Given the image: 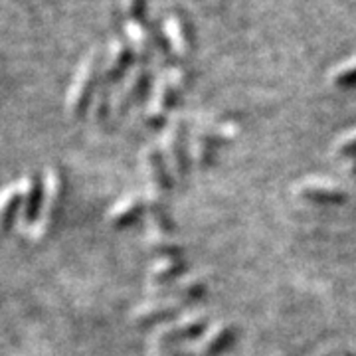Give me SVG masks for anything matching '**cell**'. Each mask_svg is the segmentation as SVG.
I'll return each mask as SVG.
<instances>
[{
	"label": "cell",
	"mask_w": 356,
	"mask_h": 356,
	"mask_svg": "<svg viewBox=\"0 0 356 356\" xmlns=\"http://www.w3.org/2000/svg\"><path fill=\"white\" fill-rule=\"evenodd\" d=\"M206 289H208V283L202 275H188L175 283L172 295L177 297V301H198L204 297Z\"/></svg>",
	"instance_id": "20"
},
{
	"label": "cell",
	"mask_w": 356,
	"mask_h": 356,
	"mask_svg": "<svg viewBox=\"0 0 356 356\" xmlns=\"http://www.w3.org/2000/svg\"><path fill=\"white\" fill-rule=\"evenodd\" d=\"M145 245H147V250L151 254L156 255V259H161V257H180V254H182V245L175 242L170 238V234H166V232L151 229L147 240H145Z\"/></svg>",
	"instance_id": "19"
},
{
	"label": "cell",
	"mask_w": 356,
	"mask_h": 356,
	"mask_svg": "<svg viewBox=\"0 0 356 356\" xmlns=\"http://www.w3.org/2000/svg\"><path fill=\"white\" fill-rule=\"evenodd\" d=\"M163 34H165L166 46L178 58H188L194 48V36H192L191 22L180 13L166 14L163 22Z\"/></svg>",
	"instance_id": "9"
},
{
	"label": "cell",
	"mask_w": 356,
	"mask_h": 356,
	"mask_svg": "<svg viewBox=\"0 0 356 356\" xmlns=\"http://www.w3.org/2000/svg\"><path fill=\"white\" fill-rule=\"evenodd\" d=\"M42 184H44L42 208H40L38 220L30 232V240H34V242H42L50 236L51 226L60 212L62 196H64V180H62V175L58 172V168H46Z\"/></svg>",
	"instance_id": "3"
},
{
	"label": "cell",
	"mask_w": 356,
	"mask_h": 356,
	"mask_svg": "<svg viewBox=\"0 0 356 356\" xmlns=\"http://www.w3.org/2000/svg\"><path fill=\"white\" fill-rule=\"evenodd\" d=\"M22 191H24V206H22V220H24L26 228L32 229L40 216V208H42V196H44V184H40L38 177H26L22 182Z\"/></svg>",
	"instance_id": "15"
},
{
	"label": "cell",
	"mask_w": 356,
	"mask_h": 356,
	"mask_svg": "<svg viewBox=\"0 0 356 356\" xmlns=\"http://www.w3.org/2000/svg\"><path fill=\"white\" fill-rule=\"evenodd\" d=\"M140 165H143L147 184H149V192L165 196V192L170 191V186H172V172L166 165L163 151L154 145L147 147L140 154Z\"/></svg>",
	"instance_id": "6"
},
{
	"label": "cell",
	"mask_w": 356,
	"mask_h": 356,
	"mask_svg": "<svg viewBox=\"0 0 356 356\" xmlns=\"http://www.w3.org/2000/svg\"><path fill=\"white\" fill-rule=\"evenodd\" d=\"M236 339V329L229 323H220L208 329L196 343L191 346L192 356H216L224 353Z\"/></svg>",
	"instance_id": "11"
},
{
	"label": "cell",
	"mask_w": 356,
	"mask_h": 356,
	"mask_svg": "<svg viewBox=\"0 0 356 356\" xmlns=\"http://www.w3.org/2000/svg\"><path fill=\"white\" fill-rule=\"evenodd\" d=\"M151 86V74L147 70V64L135 65L121 83V88L115 91L113 109L117 113H125L131 105L139 103Z\"/></svg>",
	"instance_id": "5"
},
{
	"label": "cell",
	"mask_w": 356,
	"mask_h": 356,
	"mask_svg": "<svg viewBox=\"0 0 356 356\" xmlns=\"http://www.w3.org/2000/svg\"><path fill=\"white\" fill-rule=\"evenodd\" d=\"M133 48L129 46L127 40L115 38L109 44L107 58L102 65V83L103 86H113L121 77H125L131 72L133 64Z\"/></svg>",
	"instance_id": "8"
},
{
	"label": "cell",
	"mask_w": 356,
	"mask_h": 356,
	"mask_svg": "<svg viewBox=\"0 0 356 356\" xmlns=\"http://www.w3.org/2000/svg\"><path fill=\"white\" fill-rule=\"evenodd\" d=\"M180 301L175 299H156V301H149V303H143L139 305L133 315L131 321L137 325V327H149V325H156V323H163L166 318H170L172 315H177Z\"/></svg>",
	"instance_id": "12"
},
{
	"label": "cell",
	"mask_w": 356,
	"mask_h": 356,
	"mask_svg": "<svg viewBox=\"0 0 356 356\" xmlns=\"http://www.w3.org/2000/svg\"><path fill=\"white\" fill-rule=\"evenodd\" d=\"M178 95L175 88L168 83V79L165 76L156 77L151 95H149V103L145 107V121L151 127H159L166 121V117L170 113V109L175 107V103L178 102Z\"/></svg>",
	"instance_id": "7"
},
{
	"label": "cell",
	"mask_w": 356,
	"mask_h": 356,
	"mask_svg": "<svg viewBox=\"0 0 356 356\" xmlns=\"http://www.w3.org/2000/svg\"><path fill=\"white\" fill-rule=\"evenodd\" d=\"M113 91L109 86H103L99 81V88L95 91V97L91 102V115L95 121H105L109 113L113 111Z\"/></svg>",
	"instance_id": "21"
},
{
	"label": "cell",
	"mask_w": 356,
	"mask_h": 356,
	"mask_svg": "<svg viewBox=\"0 0 356 356\" xmlns=\"http://www.w3.org/2000/svg\"><path fill=\"white\" fill-rule=\"evenodd\" d=\"M332 86L337 88H353L356 86V58L341 64L331 74Z\"/></svg>",
	"instance_id": "22"
},
{
	"label": "cell",
	"mask_w": 356,
	"mask_h": 356,
	"mask_svg": "<svg viewBox=\"0 0 356 356\" xmlns=\"http://www.w3.org/2000/svg\"><path fill=\"white\" fill-rule=\"evenodd\" d=\"M102 51L93 50L88 58L77 67L76 77L72 81V88L67 91V111L72 117H81L91 107V102L95 97V91L102 81Z\"/></svg>",
	"instance_id": "1"
},
{
	"label": "cell",
	"mask_w": 356,
	"mask_h": 356,
	"mask_svg": "<svg viewBox=\"0 0 356 356\" xmlns=\"http://www.w3.org/2000/svg\"><path fill=\"white\" fill-rule=\"evenodd\" d=\"M208 327V315L204 313H191L186 317H182L172 325H165L161 331L156 332V344L163 346V350L175 348L180 341H188L200 337Z\"/></svg>",
	"instance_id": "4"
},
{
	"label": "cell",
	"mask_w": 356,
	"mask_h": 356,
	"mask_svg": "<svg viewBox=\"0 0 356 356\" xmlns=\"http://www.w3.org/2000/svg\"><path fill=\"white\" fill-rule=\"evenodd\" d=\"M143 214H147V196L129 194L109 210L107 220H109V224H113L115 228H125L129 224H133L135 220H139Z\"/></svg>",
	"instance_id": "14"
},
{
	"label": "cell",
	"mask_w": 356,
	"mask_h": 356,
	"mask_svg": "<svg viewBox=\"0 0 356 356\" xmlns=\"http://www.w3.org/2000/svg\"><path fill=\"white\" fill-rule=\"evenodd\" d=\"M184 273L182 257H161L149 269V283L154 287H166L168 283L177 281Z\"/></svg>",
	"instance_id": "16"
},
{
	"label": "cell",
	"mask_w": 356,
	"mask_h": 356,
	"mask_svg": "<svg viewBox=\"0 0 356 356\" xmlns=\"http://www.w3.org/2000/svg\"><path fill=\"white\" fill-rule=\"evenodd\" d=\"M123 13L127 14L129 20H143L147 13V0H123Z\"/></svg>",
	"instance_id": "25"
},
{
	"label": "cell",
	"mask_w": 356,
	"mask_h": 356,
	"mask_svg": "<svg viewBox=\"0 0 356 356\" xmlns=\"http://www.w3.org/2000/svg\"><path fill=\"white\" fill-rule=\"evenodd\" d=\"M125 36H127L129 46L133 48L135 58H139L140 64H147L153 58V51L156 48L153 32L147 28L143 20H129L125 24Z\"/></svg>",
	"instance_id": "13"
},
{
	"label": "cell",
	"mask_w": 356,
	"mask_h": 356,
	"mask_svg": "<svg viewBox=\"0 0 356 356\" xmlns=\"http://www.w3.org/2000/svg\"><path fill=\"white\" fill-rule=\"evenodd\" d=\"M344 168H346V172H348V175H353V177H356V156H355V159H353V161H350V163H348V165L344 166Z\"/></svg>",
	"instance_id": "26"
},
{
	"label": "cell",
	"mask_w": 356,
	"mask_h": 356,
	"mask_svg": "<svg viewBox=\"0 0 356 356\" xmlns=\"http://www.w3.org/2000/svg\"><path fill=\"white\" fill-rule=\"evenodd\" d=\"M218 145L212 139H208L198 129L194 131L191 139V161L198 168H208L216 159Z\"/></svg>",
	"instance_id": "18"
},
{
	"label": "cell",
	"mask_w": 356,
	"mask_h": 356,
	"mask_svg": "<svg viewBox=\"0 0 356 356\" xmlns=\"http://www.w3.org/2000/svg\"><path fill=\"white\" fill-rule=\"evenodd\" d=\"M24 206V191L22 184H13L8 186L2 194V202H0V220H2V229L10 232L18 218L20 208Z\"/></svg>",
	"instance_id": "17"
},
{
	"label": "cell",
	"mask_w": 356,
	"mask_h": 356,
	"mask_svg": "<svg viewBox=\"0 0 356 356\" xmlns=\"http://www.w3.org/2000/svg\"><path fill=\"white\" fill-rule=\"evenodd\" d=\"M165 77L168 79V83L175 88L178 95H182V91L191 86V72L182 65H172L165 72Z\"/></svg>",
	"instance_id": "23"
},
{
	"label": "cell",
	"mask_w": 356,
	"mask_h": 356,
	"mask_svg": "<svg viewBox=\"0 0 356 356\" xmlns=\"http://www.w3.org/2000/svg\"><path fill=\"white\" fill-rule=\"evenodd\" d=\"M334 154L339 156H356V131H350L343 139L334 143Z\"/></svg>",
	"instance_id": "24"
},
{
	"label": "cell",
	"mask_w": 356,
	"mask_h": 356,
	"mask_svg": "<svg viewBox=\"0 0 356 356\" xmlns=\"http://www.w3.org/2000/svg\"><path fill=\"white\" fill-rule=\"evenodd\" d=\"M188 127L186 121L182 117L172 119L166 125L163 133V143H161V151L165 154L166 165L170 168L172 177L184 178L191 170V143H188Z\"/></svg>",
	"instance_id": "2"
},
{
	"label": "cell",
	"mask_w": 356,
	"mask_h": 356,
	"mask_svg": "<svg viewBox=\"0 0 356 356\" xmlns=\"http://www.w3.org/2000/svg\"><path fill=\"white\" fill-rule=\"evenodd\" d=\"M297 194L309 202L318 204H341L346 198L343 186L327 178H307L297 186Z\"/></svg>",
	"instance_id": "10"
}]
</instances>
